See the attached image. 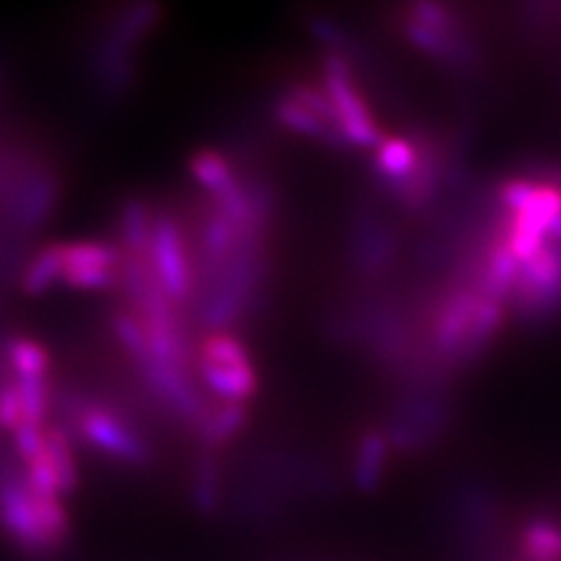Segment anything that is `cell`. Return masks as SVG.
I'll return each mask as SVG.
<instances>
[{
	"mask_svg": "<svg viewBox=\"0 0 561 561\" xmlns=\"http://www.w3.org/2000/svg\"><path fill=\"white\" fill-rule=\"evenodd\" d=\"M0 531L31 559L57 557L70 538L61 499L41 494L14 466H0Z\"/></svg>",
	"mask_w": 561,
	"mask_h": 561,
	"instance_id": "1",
	"label": "cell"
},
{
	"mask_svg": "<svg viewBox=\"0 0 561 561\" xmlns=\"http://www.w3.org/2000/svg\"><path fill=\"white\" fill-rule=\"evenodd\" d=\"M64 410L84 440L108 454L111 459L134 466L148 461V445L144 437L131 431L127 421L111 408L70 396L64 400Z\"/></svg>",
	"mask_w": 561,
	"mask_h": 561,
	"instance_id": "2",
	"label": "cell"
},
{
	"mask_svg": "<svg viewBox=\"0 0 561 561\" xmlns=\"http://www.w3.org/2000/svg\"><path fill=\"white\" fill-rule=\"evenodd\" d=\"M323 80H325V96L335 111L340 131L348 146L375 148L379 146V129L375 119L367 111L365 101L360 99L354 76L342 55H330L323 64Z\"/></svg>",
	"mask_w": 561,
	"mask_h": 561,
	"instance_id": "3",
	"label": "cell"
},
{
	"mask_svg": "<svg viewBox=\"0 0 561 561\" xmlns=\"http://www.w3.org/2000/svg\"><path fill=\"white\" fill-rule=\"evenodd\" d=\"M199 370L208 389L227 398V402H241L257 389L245 346L230 335H210L202 344Z\"/></svg>",
	"mask_w": 561,
	"mask_h": 561,
	"instance_id": "4",
	"label": "cell"
},
{
	"mask_svg": "<svg viewBox=\"0 0 561 561\" xmlns=\"http://www.w3.org/2000/svg\"><path fill=\"white\" fill-rule=\"evenodd\" d=\"M515 305L526 319H542L561 305V243H546L519 265Z\"/></svg>",
	"mask_w": 561,
	"mask_h": 561,
	"instance_id": "5",
	"label": "cell"
},
{
	"mask_svg": "<svg viewBox=\"0 0 561 561\" xmlns=\"http://www.w3.org/2000/svg\"><path fill=\"white\" fill-rule=\"evenodd\" d=\"M274 115L290 131L321 138L323 144L340 150L348 146L340 131L330 99L325 92L313 90L309 84H297L288 94L280 96L274 105Z\"/></svg>",
	"mask_w": 561,
	"mask_h": 561,
	"instance_id": "6",
	"label": "cell"
},
{
	"mask_svg": "<svg viewBox=\"0 0 561 561\" xmlns=\"http://www.w3.org/2000/svg\"><path fill=\"white\" fill-rule=\"evenodd\" d=\"M150 262L173 305L185 302L192 293V270L187 260V245L181 227L169 216H157L152 225Z\"/></svg>",
	"mask_w": 561,
	"mask_h": 561,
	"instance_id": "7",
	"label": "cell"
},
{
	"mask_svg": "<svg viewBox=\"0 0 561 561\" xmlns=\"http://www.w3.org/2000/svg\"><path fill=\"white\" fill-rule=\"evenodd\" d=\"M61 274L59 280L78 290H103L119 280L122 255L111 243L78 241L59 243Z\"/></svg>",
	"mask_w": 561,
	"mask_h": 561,
	"instance_id": "8",
	"label": "cell"
},
{
	"mask_svg": "<svg viewBox=\"0 0 561 561\" xmlns=\"http://www.w3.org/2000/svg\"><path fill=\"white\" fill-rule=\"evenodd\" d=\"M408 38L433 57L466 66L472 57L463 35L456 28L447 8L435 3L412 5L408 20Z\"/></svg>",
	"mask_w": 561,
	"mask_h": 561,
	"instance_id": "9",
	"label": "cell"
},
{
	"mask_svg": "<svg viewBox=\"0 0 561 561\" xmlns=\"http://www.w3.org/2000/svg\"><path fill=\"white\" fill-rule=\"evenodd\" d=\"M480 302L478 288H456L437 311L435 328H433V342L437 354L459 363L466 348L472 319H476V309Z\"/></svg>",
	"mask_w": 561,
	"mask_h": 561,
	"instance_id": "10",
	"label": "cell"
},
{
	"mask_svg": "<svg viewBox=\"0 0 561 561\" xmlns=\"http://www.w3.org/2000/svg\"><path fill=\"white\" fill-rule=\"evenodd\" d=\"M421 160H424V152H421L412 140L386 138L377 146L375 169L386 185H391V190H398L416 173Z\"/></svg>",
	"mask_w": 561,
	"mask_h": 561,
	"instance_id": "11",
	"label": "cell"
},
{
	"mask_svg": "<svg viewBox=\"0 0 561 561\" xmlns=\"http://www.w3.org/2000/svg\"><path fill=\"white\" fill-rule=\"evenodd\" d=\"M393 255V239L383 225L363 218L356 227V262L367 274H377L389 265Z\"/></svg>",
	"mask_w": 561,
	"mask_h": 561,
	"instance_id": "12",
	"label": "cell"
},
{
	"mask_svg": "<svg viewBox=\"0 0 561 561\" xmlns=\"http://www.w3.org/2000/svg\"><path fill=\"white\" fill-rule=\"evenodd\" d=\"M190 169H192V175L199 181V185L214 195V199L227 195V192L239 185L230 162H227L220 152L204 150L195 154L192 157Z\"/></svg>",
	"mask_w": 561,
	"mask_h": 561,
	"instance_id": "13",
	"label": "cell"
},
{
	"mask_svg": "<svg viewBox=\"0 0 561 561\" xmlns=\"http://www.w3.org/2000/svg\"><path fill=\"white\" fill-rule=\"evenodd\" d=\"M5 360L16 379H47V351L31 337H14L5 344Z\"/></svg>",
	"mask_w": 561,
	"mask_h": 561,
	"instance_id": "14",
	"label": "cell"
},
{
	"mask_svg": "<svg viewBox=\"0 0 561 561\" xmlns=\"http://www.w3.org/2000/svg\"><path fill=\"white\" fill-rule=\"evenodd\" d=\"M386 466V440L379 433H367L356 451L354 480L363 491L377 489Z\"/></svg>",
	"mask_w": 561,
	"mask_h": 561,
	"instance_id": "15",
	"label": "cell"
},
{
	"mask_svg": "<svg viewBox=\"0 0 561 561\" xmlns=\"http://www.w3.org/2000/svg\"><path fill=\"white\" fill-rule=\"evenodd\" d=\"M61 274V257H59V243L45 245V249L35 255L22 276V286L26 293L38 295L45 293L51 284H57Z\"/></svg>",
	"mask_w": 561,
	"mask_h": 561,
	"instance_id": "16",
	"label": "cell"
},
{
	"mask_svg": "<svg viewBox=\"0 0 561 561\" xmlns=\"http://www.w3.org/2000/svg\"><path fill=\"white\" fill-rule=\"evenodd\" d=\"M245 412L239 402H227L216 412H204L202 416V435L208 445H222L241 431Z\"/></svg>",
	"mask_w": 561,
	"mask_h": 561,
	"instance_id": "17",
	"label": "cell"
},
{
	"mask_svg": "<svg viewBox=\"0 0 561 561\" xmlns=\"http://www.w3.org/2000/svg\"><path fill=\"white\" fill-rule=\"evenodd\" d=\"M195 494H197V503L202 505V511L210 513L214 507L218 505V496H220V489H218V470L216 466L206 461L199 468V478H197V486H195Z\"/></svg>",
	"mask_w": 561,
	"mask_h": 561,
	"instance_id": "18",
	"label": "cell"
},
{
	"mask_svg": "<svg viewBox=\"0 0 561 561\" xmlns=\"http://www.w3.org/2000/svg\"><path fill=\"white\" fill-rule=\"evenodd\" d=\"M536 192V183L526 181V179H513L501 185L499 190V197H501V204L513 210V214H519V210L529 204V199L534 197Z\"/></svg>",
	"mask_w": 561,
	"mask_h": 561,
	"instance_id": "19",
	"label": "cell"
}]
</instances>
